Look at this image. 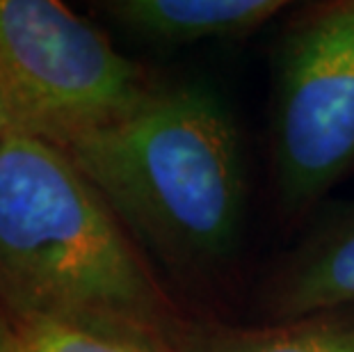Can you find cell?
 <instances>
[{
  "mask_svg": "<svg viewBox=\"0 0 354 352\" xmlns=\"http://www.w3.org/2000/svg\"><path fill=\"white\" fill-rule=\"evenodd\" d=\"M0 309L19 325L128 329L171 346L187 325L66 151L19 133L0 142Z\"/></svg>",
  "mask_w": 354,
  "mask_h": 352,
  "instance_id": "cell-1",
  "label": "cell"
},
{
  "mask_svg": "<svg viewBox=\"0 0 354 352\" xmlns=\"http://www.w3.org/2000/svg\"><path fill=\"white\" fill-rule=\"evenodd\" d=\"M62 151L171 272L206 275L236 252L245 160L233 115L208 85H156L126 119Z\"/></svg>",
  "mask_w": 354,
  "mask_h": 352,
  "instance_id": "cell-2",
  "label": "cell"
},
{
  "mask_svg": "<svg viewBox=\"0 0 354 352\" xmlns=\"http://www.w3.org/2000/svg\"><path fill=\"white\" fill-rule=\"evenodd\" d=\"M156 85L108 35L55 0H0V119L71 147L138 110Z\"/></svg>",
  "mask_w": 354,
  "mask_h": 352,
  "instance_id": "cell-3",
  "label": "cell"
},
{
  "mask_svg": "<svg viewBox=\"0 0 354 352\" xmlns=\"http://www.w3.org/2000/svg\"><path fill=\"white\" fill-rule=\"evenodd\" d=\"M272 169L286 213L306 211L354 169V0L315 5L279 44Z\"/></svg>",
  "mask_w": 354,
  "mask_h": 352,
  "instance_id": "cell-4",
  "label": "cell"
},
{
  "mask_svg": "<svg viewBox=\"0 0 354 352\" xmlns=\"http://www.w3.org/2000/svg\"><path fill=\"white\" fill-rule=\"evenodd\" d=\"M263 299L277 320L354 309V201L327 215L277 266Z\"/></svg>",
  "mask_w": 354,
  "mask_h": 352,
  "instance_id": "cell-5",
  "label": "cell"
},
{
  "mask_svg": "<svg viewBox=\"0 0 354 352\" xmlns=\"http://www.w3.org/2000/svg\"><path fill=\"white\" fill-rule=\"evenodd\" d=\"M286 7L281 0H108L96 10L156 46L243 39Z\"/></svg>",
  "mask_w": 354,
  "mask_h": 352,
  "instance_id": "cell-6",
  "label": "cell"
},
{
  "mask_svg": "<svg viewBox=\"0 0 354 352\" xmlns=\"http://www.w3.org/2000/svg\"><path fill=\"white\" fill-rule=\"evenodd\" d=\"M176 352H354V309L322 311L263 327L190 325Z\"/></svg>",
  "mask_w": 354,
  "mask_h": 352,
  "instance_id": "cell-7",
  "label": "cell"
},
{
  "mask_svg": "<svg viewBox=\"0 0 354 352\" xmlns=\"http://www.w3.org/2000/svg\"><path fill=\"white\" fill-rule=\"evenodd\" d=\"M24 352H176L169 341L128 332L71 323H26Z\"/></svg>",
  "mask_w": 354,
  "mask_h": 352,
  "instance_id": "cell-8",
  "label": "cell"
},
{
  "mask_svg": "<svg viewBox=\"0 0 354 352\" xmlns=\"http://www.w3.org/2000/svg\"><path fill=\"white\" fill-rule=\"evenodd\" d=\"M0 352H24L21 327L3 309H0Z\"/></svg>",
  "mask_w": 354,
  "mask_h": 352,
  "instance_id": "cell-9",
  "label": "cell"
},
{
  "mask_svg": "<svg viewBox=\"0 0 354 352\" xmlns=\"http://www.w3.org/2000/svg\"><path fill=\"white\" fill-rule=\"evenodd\" d=\"M5 133H7V129H5L3 119H0V142H3V138H5Z\"/></svg>",
  "mask_w": 354,
  "mask_h": 352,
  "instance_id": "cell-10",
  "label": "cell"
}]
</instances>
